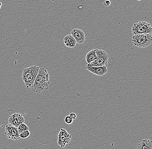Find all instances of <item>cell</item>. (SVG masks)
Here are the masks:
<instances>
[{"label":"cell","mask_w":152,"mask_h":149,"mask_svg":"<svg viewBox=\"0 0 152 149\" xmlns=\"http://www.w3.org/2000/svg\"><path fill=\"white\" fill-rule=\"evenodd\" d=\"M137 1H141V0H137Z\"/></svg>","instance_id":"d6986e66"},{"label":"cell","mask_w":152,"mask_h":149,"mask_svg":"<svg viewBox=\"0 0 152 149\" xmlns=\"http://www.w3.org/2000/svg\"><path fill=\"white\" fill-rule=\"evenodd\" d=\"M64 45L67 47L72 48L75 47L76 42L75 39L71 35H68L64 38Z\"/></svg>","instance_id":"8fae6325"},{"label":"cell","mask_w":152,"mask_h":149,"mask_svg":"<svg viewBox=\"0 0 152 149\" xmlns=\"http://www.w3.org/2000/svg\"><path fill=\"white\" fill-rule=\"evenodd\" d=\"M131 41L133 45L140 48L147 47L152 43L151 33L140 35H134Z\"/></svg>","instance_id":"3957f363"},{"label":"cell","mask_w":152,"mask_h":149,"mask_svg":"<svg viewBox=\"0 0 152 149\" xmlns=\"http://www.w3.org/2000/svg\"><path fill=\"white\" fill-rule=\"evenodd\" d=\"M70 116L73 119H75L76 118H77V115L75 113H70L69 114Z\"/></svg>","instance_id":"ac0fdd59"},{"label":"cell","mask_w":152,"mask_h":149,"mask_svg":"<svg viewBox=\"0 0 152 149\" xmlns=\"http://www.w3.org/2000/svg\"><path fill=\"white\" fill-rule=\"evenodd\" d=\"M95 54L97 59L90 64H88V67H102L107 66L108 60V55L106 51L101 49H95Z\"/></svg>","instance_id":"5b68a950"},{"label":"cell","mask_w":152,"mask_h":149,"mask_svg":"<svg viewBox=\"0 0 152 149\" xmlns=\"http://www.w3.org/2000/svg\"><path fill=\"white\" fill-rule=\"evenodd\" d=\"M39 69V67L33 66L23 70L22 79L27 89L32 87Z\"/></svg>","instance_id":"7a4b0ae2"},{"label":"cell","mask_w":152,"mask_h":149,"mask_svg":"<svg viewBox=\"0 0 152 149\" xmlns=\"http://www.w3.org/2000/svg\"><path fill=\"white\" fill-rule=\"evenodd\" d=\"M64 122L66 124L70 125V124H72L73 122V119L69 115H67L64 118Z\"/></svg>","instance_id":"2e32d148"},{"label":"cell","mask_w":152,"mask_h":149,"mask_svg":"<svg viewBox=\"0 0 152 149\" xmlns=\"http://www.w3.org/2000/svg\"><path fill=\"white\" fill-rule=\"evenodd\" d=\"M17 128L19 134L25 130H29V128L24 122L20 124Z\"/></svg>","instance_id":"5bb4252c"},{"label":"cell","mask_w":152,"mask_h":149,"mask_svg":"<svg viewBox=\"0 0 152 149\" xmlns=\"http://www.w3.org/2000/svg\"><path fill=\"white\" fill-rule=\"evenodd\" d=\"M86 68L89 72L99 76H104L108 72V69L107 66H106L97 67L86 66Z\"/></svg>","instance_id":"30bf717a"},{"label":"cell","mask_w":152,"mask_h":149,"mask_svg":"<svg viewBox=\"0 0 152 149\" xmlns=\"http://www.w3.org/2000/svg\"><path fill=\"white\" fill-rule=\"evenodd\" d=\"M24 122V118L20 113H15L9 117V124L16 128L18 127L20 124L23 123Z\"/></svg>","instance_id":"ba28073f"},{"label":"cell","mask_w":152,"mask_h":149,"mask_svg":"<svg viewBox=\"0 0 152 149\" xmlns=\"http://www.w3.org/2000/svg\"><path fill=\"white\" fill-rule=\"evenodd\" d=\"M97 59L96 54H95V49L90 51L87 53L86 56V60L88 64L91 63Z\"/></svg>","instance_id":"4fadbf2b"},{"label":"cell","mask_w":152,"mask_h":149,"mask_svg":"<svg viewBox=\"0 0 152 149\" xmlns=\"http://www.w3.org/2000/svg\"><path fill=\"white\" fill-rule=\"evenodd\" d=\"M70 35L74 38L76 42L78 44H82L85 40V34L84 31L79 29H73L70 32Z\"/></svg>","instance_id":"9c48e42d"},{"label":"cell","mask_w":152,"mask_h":149,"mask_svg":"<svg viewBox=\"0 0 152 149\" xmlns=\"http://www.w3.org/2000/svg\"><path fill=\"white\" fill-rule=\"evenodd\" d=\"M137 149H152V142L149 139H144L138 144Z\"/></svg>","instance_id":"7c38bea8"},{"label":"cell","mask_w":152,"mask_h":149,"mask_svg":"<svg viewBox=\"0 0 152 149\" xmlns=\"http://www.w3.org/2000/svg\"><path fill=\"white\" fill-rule=\"evenodd\" d=\"M152 28L150 23L144 21H140L133 25L131 32L134 35L151 33Z\"/></svg>","instance_id":"277c9868"},{"label":"cell","mask_w":152,"mask_h":149,"mask_svg":"<svg viewBox=\"0 0 152 149\" xmlns=\"http://www.w3.org/2000/svg\"><path fill=\"white\" fill-rule=\"evenodd\" d=\"M57 137V144L62 148H64L71 140V135L64 128H61Z\"/></svg>","instance_id":"8992f818"},{"label":"cell","mask_w":152,"mask_h":149,"mask_svg":"<svg viewBox=\"0 0 152 149\" xmlns=\"http://www.w3.org/2000/svg\"><path fill=\"white\" fill-rule=\"evenodd\" d=\"M30 135V132L29 130H26L19 133V136L20 138H26Z\"/></svg>","instance_id":"9a60e30c"},{"label":"cell","mask_w":152,"mask_h":149,"mask_svg":"<svg viewBox=\"0 0 152 149\" xmlns=\"http://www.w3.org/2000/svg\"><path fill=\"white\" fill-rule=\"evenodd\" d=\"M4 134L9 139L13 140H17L20 139L17 128L11 126L9 123L5 127Z\"/></svg>","instance_id":"52a82bcc"},{"label":"cell","mask_w":152,"mask_h":149,"mask_svg":"<svg viewBox=\"0 0 152 149\" xmlns=\"http://www.w3.org/2000/svg\"><path fill=\"white\" fill-rule=\"evenodd\" d=\"M49 82V75L47 70L43 68H40L37 76L32 87V91L36 93H41L48 89Z\"/></svg>","instance_id":"6da1fadb"},{"label":"cell","mask_w":152,"mask_h":149,"mask_svg":"<svg viewBox=\"0 0 152 149\" xmlns=\"http://www.w3.org/2000/svg\"><path fill=\"white\" fill-rule=\"evenodd\" d=\"M111 4V1L109 0H106L103 3V4L106 7H108Z\"/></svg>","instance_id":"e0dca14e"}]
</instances>
